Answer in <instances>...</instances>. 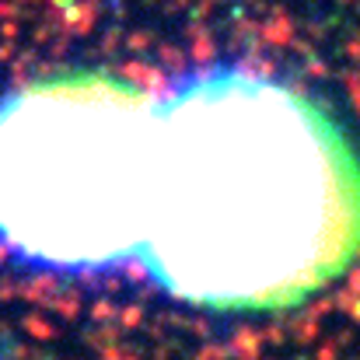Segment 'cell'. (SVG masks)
Masks as SVG:
<instances>
[{"instance_id": "2", "label": "cell", "mask_w": 360, "mask_h": 360, "mask_svg": "<svg viewBox=\"0 0 360 360\" xmlns=\"http://www.w3.org/2000/svg\"><path fill=\"white\" fill-rule=\"evenodd\" d=\"M154 95L60 74L0 98V248L42 269H112L143 241Z\"/></svg>"}, {"instance_id": "1", "label": "cell", "mask_w": 360, "mask_h": 360, "mask_svg": "<svg viewBox=\"0 0 360 360\" xmlns=\"http://www.w3.org/2000/svg\"><path fill=\"white\" fill-rule=\"evenodd\" d=\"M360 255V161L311 98L203 70L154 98L136 262L189 304L287 308Z\"/></svg>"}]
</instances>
